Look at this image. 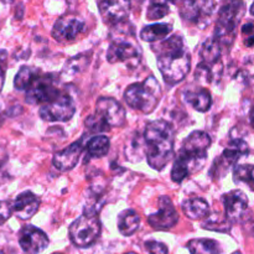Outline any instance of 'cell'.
<instances>
[{"label":"cell","mask_w":254,"mask_h":254,"mask_svg":"<svg viewBox=\"0 0 254 254\" xmlns=\"http://www.w3.org/2000/svg\"><path fill=\"white\" fill-rule=\"evenodd\" d=\"M226 218L231 223H240L246 218L248 212V198L241 190H233L225 193L222 197Z\"/></svg>","instance_id":"obj_14"},{"label":"cell","mask_w":254,"mask_h":254,"mask_svg":"<svg viewBox=\"0 0 254 254\" xmlns=\"http://www.w3.org/2000/svg\"><path fill=\"white\" fill-rule=\"evenodd\" d=\"M160 98V84L154 76L148 77L139 83L130 84L124 92V101L127 104L144 114H150L154 112Z\"/></svg>","instance_id":"obj_4"},{"label":"cell","mask_w":254,"mask_h":254,"mask_svg":"<svg viewBox=\"0 0 254 254\" xmlns=\"http://www.w3.org/2000/svg\"><path fill=\"white\" fill-rule=\"evenodd\" d=\"M109 146H111V141L107 136H93L86 145L87 156H89V158H103L108 154Z\"/></svg>","instance_id":"obj_27"},{"label":"cell","mask_w":254,"mask_h":254,"mask_svg":"<svg viewBox=\"0 0 254 254\" xmlns=\"http://www.w3.org/2000/svg\"><path fill=\"white\" fill-rule=\"evenodd\" d=\"M12 208L10 207L9 203L4 202V201H0V226L4 225L9 217L11 216Z\"/></svg>","instance_id":"obj_35"},{"label":"cell","mask_w":254,"mask_h":254,"mask_svg":"<svg viewBox=\"0 0 254 254\" xmlns=\"http://www.w3.org/2000/svg\"><path fill=\"white\" fill-rule=\"evenodd\" d=\"M1 2H4V4H9V2H11L12 0H0Z\"/></svg>","instance_id":"obj_40"},{"label":"cell","mask_w":254,"mask_h":254,"mask_svg":"<svg viewBox=\"0 0 254 254\" xmlns=\"http://www.w3.org/2000/svg\"><path fill=\"white\" fill-rule=\"evenodd\" d=\"M250 121H251V124H252V127L254 128V107L250 113Z\"/></svg>","instance_id":"obj_38"},{"label":"cell","mask_w":254,"mask_h":254,"mask_svg":"<svg viewBox=\"0 0 254 254\" xmlns=\"http://www.w3.org/2000/svg\"><path fill=\"white\" fill-rule=\"evenodd\" d=\"M179 215L173 201L168 196L159 198V211L148 216V222L154 230L168 231L178 223Z\"/></svg>","instance_id":"obj_12"},{"label":"cell","mask_w":254,"mask_h":254,"mask_svg":"<svg viewBox=\"0 0 254 254\" xmlns=\"http://www.w3.org/2000/svg\"><path fill=\"white\" fill-rule=\"evenodd\" d=\"M6 160H7L6 150H5V149L0 145V168H1L5 163H6Z\"/></svg>","instance_id":"obj_36"},{"label":"cell","mask_w":254,"mask_h":254,"mask_svg":"<svg viewBox=\"0 0 254 254\" xmlns=\"http://www.w3.org/2000/svg\"><path fill=\"white\" fill-rule=\"evenodd\" d=\"M221 52H222V46L215 37L206 40L200 50L201 62L210 64V66H216L217 64H220Z\"/></svg>","instance_id":"obj_23"},{"label":"cell","mask_w":254,"mask_h":254,"mask_svg":"<svg viewBox=\"0 0 254 254\" xmlns=\"http://www.w3.org/2000/svg\"><path fill=\"white\" fill-rule=\"evenodd\" d=\"M130 0H99L98 2L102 19L111 26L126 22L130 12Z\"/></svg>","instance_id":"obj_13"},{"label":"cell","mask_w":254,"mask_h":254,"mask_svg":"<svg viewBox=\"0 0 254 254\" xmlns=\"http://www.w3.org/2000/svg\"><path fill=\"white\" fill-rule=\"evenodd\" d=\"M183 211L190 220H203L210 213V206L203 198H189L183 203Z\"/></svg>","instance_id":"obj_20"},{"label":"cell","mask_w":254,"mask_h":254,"mask_svg":"<svg viewBox=\"0 0 254 254\" xmlns=\"http://www.w3.org/2000/svg\"><path fill=\"white\" fill-rule=\"evenodd\" d=\"M84 30V21L81 17L73 15L62 16L55 22L52 29V36L59 42L73 41Z\"/></svg>","instance_id":"obj_16"},{"label":"cell","mask_w":254,"mask_h":254,"mask_svg":"<svg viewBox=\"0 0 254 254\" xmlns=\"http://www.w3.org/2000/svg\"><path fill=\"white\" fill-rule=\"evenodd\" d=\"M101 230L102 226L98 215L84 212L71 223L68 228V235L76 247L88 248L98 240L101 236Z\"/></svg>","instance_id":"obj_6"},{"label":"cell","mask_w":254,"mask_h":254,"mask_svg":"<svg viewBox=\"0 0 254 254\" xmlns=\"http://www.w3.org/2000/svg\"><path fill=\"white\" fill-rule=\"evenodd\" d=\"M252 235L254 236V223H253V226H252Z\"/></svg>","instance_id":"obj_42"},{"label":"cell","mask_w":254,"mask_h":254,"mask_svg":"<svg viewBox=\"0 0 254 254\" xmlns=\"http://www.w3.org/2000/svg\"><path fill=\"white\" fill-rule=\"evenodd\" d=\"M54 254H60V253H54Z\"/></svg>","instance_id":"obj_46"},{"label":"cell","mask_w":254,"mask_h":254,"mask_svg":"<svg viewBox=\"0 0 254 254\" xmlns=\"http://www.w3.org/2000/svg\"><path fill=\"white\" fill-rule=\"evenodd\" d=\"M127 159L133 163L140 161L143 155H146V145L145 140H144V135H136L134 136L131 143L127 146L126 149Z\"/></svg>","instance_id":"obj_28"},{"label":"cell","mask_w":254,"mask_h":254,"mask_svg":"<svg viewBox=\"0 0 254 254\" xmlns=\"http://www.w3.org/2000/svg\"><path fill=\"white\" fill-rule=\"evenodd\" d=\"M25 101L32 106H45L60 96L56 74H40L26 89Z\"/></svg>","instance_id":"obj_7"},{"label":"cell","mask_w":254,"mask_h":254,"mask_svg":"<svg viewBox=\"0 0 254 254\" xmlns=\"http://www.w3.org/2000/svg\"><path fill=\"white\" fill-rule=\"evenodd\" d=\"M39 113L45 122H67L76 113V106L71 96L62 94L55 101L42 106Z\"/></svg>","instance_id":"obj_10"},{"label":"cell","mask_w":254,"mask_h":254,"mask_svg":"<svg viewBox=\"0 0 254 254\" xmlns=\"http://www.w3.org/2000/svg\"><path fill=\"white\" fill-rule=\"evenodd\" d=\"M251 14H252L254 16V2L252 4V6H251Z\"/></svg>","instance_id":"obj_39"},{"label":"cell","mask_w":254,"mask_h":254,"mask_svg":"<svg viewBox=\"0 0 254 254\" xmlns=\"http://www.w3.org/2000/svg\"><path fill=\"white\" fill-rule=\"evenodd\" d=\"M82 150H83L82 141H74L69 146L55 154L54 159H52L54 166L57 170L62 171V173L72 170L77 165V163H78Z\"/></svg>","instance_id":"obj_17"},{"label":"cell","mask_w":254,"mask_h":254,"mask_svg":"<svg viewBox=\"0 0 254 254\" xmlns=\"http://www.w3.org/2000/svg\"><path fill=\"white\" fill-rule=\"evenodd\" d=\"M243 37V44L246 47L254 46V24L253 22H246L241 29Z\"/></svg>","instance_id":"obj_33"},{"label":"cell","mask_w":254,"mask_h":254,"mask_svg":"<svg viewBox=\"0 0 254 254\" xmlns=\"http://www.w3.org/2000/svg\"><path fill=\"white\" fill-rule=\"evenodd\" d=\"M173 27L169 24H154L148 25L140 31V39L146 42H156L163 40L171 32Z\"/></svg>","instance_id":"obj_25"},{"label":"cell","mask_w":254,"mask_h":254,"mask_svg":"<svg viewBox=\"0 0 254 254\" xmlns=\"http://www.w3.org/2000/svg\"><path fill=\"white\" fill-rule=\"evenodd\" d=\"M233 180L237 184H247L251 190H254V165H237L233 169Z\"/></svg>","instance_id":"obj_30"},{"label":"cell","mask_w":254,"mask_h":254,"mask_svg":"<svg viewBox=\"0 0 254 254\" xmlns=\"http://www.w3.org/2000/svg\"><path fill=\"white\" fill-rule=\"evenodd\" d=\"M140 217L134 210H124L118 216V230L123 236H131L138 231Z\"/></svg>","instance_id":"obj_21"},{"label":"cell","mask_w":254,"mask_h":254,"mask_svg":"<svg viewBox=\"0 0 254 254\" xmlns=\"http://www.w3.org/2000/svg\"><path fill=\"white\" fill-rule=\"evenodd\" d=\"M191 254H221L220 243L210 238H196L188 243Z\"/></svg>","instance_id":"obj_24"},{"label":"cell","mask_w":254,"mask_h":254,"mask_svg":"<svg viewBox=\"0 0 254 254\" xmlns=\"http://www.w3.org/2000/svg\"><path fill=\"white\" fill-rule=\"evenodd\" d=\"M202 228L210 231H217V232H228L231 228V222L228 220L223 221L220 217L211 218L207 222L202 223Z\"/></svg>","instance_id":"obj_31"},{"label":"cell","mask_w":254,"mask_h":254,"mask_svg":"<svg viewBox=\"0 0 254 254\" xmlns=\"http://www.w3.org/2000/svg\"><path fill=\"white\" fill-rule=\"evenodd\" d=\"M145 248L149 254H168L169 250L166 245L163 242H158V241H148L145 243Z\"/></svg>","instance_id":"obj_34"},{"label":"cell","mask_w":254,"mask_h":254,"mask_svg":"<svg viewBox=\"0 0 254 254\" xmlns=\"http://www.w3.org/2000/svg\"><path fill=\"white\" fill-rule=\"evenodd\" d=\"M141 50L138 42L128 37H113L107 51V60L111 64L126 62L130 66H135L140 62Z\"/></svg>","instance_id":"obj_9"},{"label":"cell","mask_w":254,"mask_h":254,"mask_svg":"<svg viewBox=\"0 0 254 254\" xmlns=\"http://www.w3.org/2000/svg\"><path fill=\"white\" fill-rule=\"evenodd\" d=\"M41 74V71L36 67L24 66L20 68L16 76L14 78V87L17 91H26L30 87V84L35 81L37 76Z\"/></svg>","instance_id":"obj_26"},{"label":"cell","mask_w":254,"mask_h":254,"mask_svg":"<svg viewBox=\"0 0 254 254\" xmlns=\"http://www.w3.org/2000/svg\"><path fill=\"white\" fill-rule=\"evenodd\" d=\"M211 136L202 130H195L183 141L179 155L171 169L174 183L181 184L186 178L200 171L207 160Z\"/></svg>","instance_id":"obj_2"},{"label":"cell","mask_w":254,"mask_h":254,"mask_svg":"<svg viewBox=\"0 0 254 254\" xmlns=\"http://www.w3.org/2000/svg\"><path fill=\"white\" fill-rule=\"evenodd\" d=\"M232 254H242L241 252H235V253H232Z\"/></svg>","instance_id":"obj_44"},{"label":"cell","mask_w":254,"mask_h":254,"mask_svg":"<svg viewBox=\"0 0 254 254\" xmlns=\"http://www.w3.org/2000/svg\"><path fill=\"white\" fill-rule=\"evenodd\" d=\"M0 254H4V253H2V252H1V251H0Z\"/></svg>","instance_id":"obj_45"},{"label":"cell","mask_w":254,"mask_h":254,"mask_svg":"<svg viewBox=\"0 0 254 254\" xmlns=\"http://www.w3.org/2000/svg\"><path fill=\"white\" fill-rule=\"evenodd\" d=\"M215 9L213 0H184L180 15L184 21L200 29H205L210 25Z\"/></svg>","instance_id":"obj_8"},{"label":"cell","mask_w":254,"mask_h":254,"mask_svg":"<svg viewBox=\"0 0 254 254\" xmlns=\"http://www.w3.org/2000/svg\"><path fill=\"white\" fill-rule=\"evenodd\" d=\"M87 57L86 55H78V56H74L73 59H71L69 61H67L66 67H64V72H69V73L74 74L77 72H81L84 68V66L87 64Z\"/></svg>","instance_id":"obj_32"},{"label":"cell","mask_w":254,"mask_h":254,"mask_svg":"<svg viewBox=\"0 0 254 254\" xmlns=\"http://www.w3.org/2000/svg\"><path fill=\"white\" fill-rule=\"evenodd\" d=\"M250 154V146L246 143L243 139H235V140L231 141L228 144L227 148L223 150L221 159L217 163L222 164V166L225 169H227L230 166H233L237 164V161L240 160L242 156H246Z\"/></svg>","instance_id":"obj_19"},{"label":"cell","mask_w":254,"mask_h":254,"mask_svg":"<svg viewBox=\"0 0 254 254\" xmlns=\"http://www.w3.org/2000/svg\"><path fill=\"white\" fill-rule=\"evenodd\" d=\"M126 254H136V253H134V252H128V253H126Z\"/></svg>","instance_id":"obj_43"},{"label":"cell","mask_w":254,"mask_h":254,"mask_svg":"<svg viewBox=\"0 0 254 254\" xmlns=\"http://www.w3.org/2000/svg\"><path fill=\"white\" fill-rule=\"evenodd\" d=\"M49 237L35 226H25L19 233V245L25 254H39L49 247Z\"/></svg>","instance_id":"obj_15"},{"label":"cell","mask_w":254,"mask_h":254,"mask_svg":"<svg viewBox=\"0 0 254 254\" xmlns=\"http://www.w3.org/2000/svg\"><path fill=\"white\" fill-rule=\"evenodd\" d=\"M94 114L108 128H118L126 124V109L112 97H101L96 103Z\"/></svg>","instance_id":"obj_11"},{"label":"cell","mask_w":254,"mask_h":254,"mask_svg":"<svg viewBox=\"0 0 254 254\" xmlns=\"http://www.w3.org/2000/svg\"><path fill=\"white\" fill-rule=\"evenodd\" d=\"M143 135L148 164L155 170H163L174 155L173 127L164 119H156L146 124Z\"/></svg>","instance_id":"obj_3"},{"label":"cell","mask_w":254,"mask_h":254,"mask_svg":"<svg viewBox=\"0 0 254 254\" xmlns=\"http://www.w3.org/2000/svg\"><path fill=\"white\" fill-rule=\"evenodd\" d=\"M185 99L197 112H207L212 104V97H211L210 91L205 88L189 91L188 93H185Z\"/></svg>","instance_id":"obj_22"},{"label":"cell","mask_w":254,"mask_h":254,"mask_svg":"<svg viewBox=\"0 0 254 254\" xmlns=\"http://www.w3.org/2000/svg\"><path fill=\"white\" fill-rule=\"evenodd\" d=\"M169 0H149V6L146 10V19L159 20L165 17L170 12V7L168 4Z\"/></svg>","instance_id":"obj_29"},{"label":"cell","mask_w":254,"mask_h":254,"mask_svg":"<svg viewBox=\"0 0 254 254\" xmlns=\"http://www.w3.org/2000/svg\"><path fill=\"white\" fill-rule=\"evenodd\" d=\"M169 1L174 2V4H178V2H179V1H181V0H169Z\"/></svg>","instance_id":"obj_41"},{"label":"cell","mask_w":254,"mask_h":254,"mask_svg":"<svg viewBox=\"0 0 254 254\" xmlns=\"http://www.w3.org/2000/svg\"><path fill=\"white\" fill-rule=\"evenodd\" d=\"M158 55V67L164 81L170 86L178 84L188 76L191 68V56L180 35H173L159 44L153 45Z\"/></svg>","instance_id":"obj_1"},{"label":"cell","mask_w":254,"mask_h":254,"mask_svg":"<svg viewBox=\"0 0 254 254\" xmlns=\"http://www.w3.org/2000/svg\"><path fill=\"white\" fill-rule=\"evenodd\" d=\"M40 198L31 191H25L15 198L12 203V212L20 220H30L39 211Z\"/></svg>","instance_id":"obj_18"},{"label":"cell","mask_w":254,"mask_h":254,"mask_svg":"<svg viewBox=\"0 0 254 254\" xmlns=\"http://www.w3.org/2000/svg\"><path fill=\"white\" fill-rule=\"evenodd\" d=\"M245 14L242 0H222L217 15L215 39L221 46H231L235 41L236 29Z\"/></svg>","instance_id":"obj_5"},{"label":"cell","mask_w":254,"mask_h":254,"mask_svg":"<svg viewBox=\"0 0 254 254\" xmlns=\"http://www.w3.org/2000/svg\"><path fill=\"white\" fill-rule=\"evenodd\" d=\"M4 82H5V74H4V69L2 67L0 66V93L2 91V87H4Z\"/></svg>","instance_id":"obj_37"}]
</instances>
